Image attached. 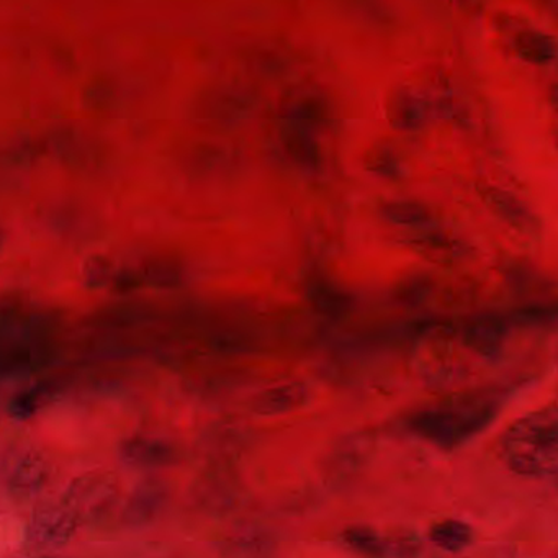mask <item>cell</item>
<instances>
[{
    "label": "cell",
    "instance_id": "cell-1",
    "mask_svg": "<svg viewBox=\"0 0 558 558\" xmlns=\"http://www.w3.org/2000/svg\"><path fill=\"white\" fill-rule=\"evenodd\" d=\"M501 410L493 393H469L423 408L404 420V429L444 450L457 449L486 429Z\"/></svg>",
    "mask_w": 558,
    "mask_h": 558
},
{
    "label": "cell",
    "instance_id": "cell-2",
    "mask_svg": "<svg viewBox=\"0 0 558 558\" xmlns=\"http://www.w3.org/2000/svg\"><path fill=\"white\" fill-rule=\"evenodd\" d=\"M499 452L515 475L554 478L558 472L557 404H547L515 420L502 433Z\"/></svg>",
    "mask_w": 558,
    "mask_h": 558
},
{
    "label": "cell",
    "instance_id": "cell-3",
    "mask_svg": "<svg viewBox=\"0 0 558 558\" xmlns=\"http://www.w3.org/2000/svg\"><path fill=\"white\" fill-rule=\"evenodd\" d=\"M341 541L364 558H417L423 551V542L416 534L381 535L367 525H351L342 532Z\"/></svg>",
    "mask_w": 558,
    "mask_h": 558
},
{
    "label": "cell",
    "instance_id": "cell-4",
    "mask_svg": "<svg viewBox=\"0 0 558 558\" xmlns=\"http://www.w3.org/2000/svg\"><path fill=\"white\" fill-rule=\"evenodd\" d=\"M483 204L509 227L521 233L534 234L541 230V220L524 201L508 189L495 184L478 185Z\"/></svg>",
    "mask_w": 558,
    "mask_h": 558
},
{
    "label": "cell",
    "instance_id": "cell-5",
    "mask_svg": "<svg viewBox=\"0 0 558 558\" xmlns=\"http://www.w3.org/2000/svg\"><path fill=\"white\" fill-rule=\"evenodd\" d=\"M385 117L388 125L397 132H420L427 122V106L420 94L408 87H398L388 96Z\"/></svg>",
    "mask_w": 558,
    "mask_h": 558
},
{
    "label": "cell",
    "instance_id": "cell-6",
    "mask_svg": "<svg viewBox=\"0 0 558 558\" xmlns=\"http://www.w3.org/2000/svg\"><path fill=\"white\" fill-rule=\"evenodd\" d=\"M331 120V109L325 97L315 90H299L283 106V123L302 126L315 132Z\"/></svg>",
    "mask_w": 558,
    "mask_h": 558
},
{
    "label": "cell",
    "instance_id": "cell-7",
    "mask_svg": "<svg viewBox=\"0 0 558 558\" xmlns=\"http://www.w3.org/2000/svg\"><path fill=\"white\" fill-rule=\"evenodd\" d=\"M306 296L315 312L331 319L344 318L354 305V299L344 287L322 274L308 277Z\"/></svg>",
    "mask_w": 558,
    "mask_h": 558
},
{
    "label": "cell",
    "instance_id": "cell-8",
    "mask_svg": "<svg viewBox=\"0 0 558 558\" xmlns=\"http://www.w3.org/2000/svg\"><path fill=\"white\" fill-rule=\"evenodd\" d=\"M279 136L283 153L293 165L305 171H319L323 168L325 155L315 132L292 123H283Z\"/></svg>",
    "mask_w": 558,
    "mask_h": 558
},
{
    "label": "cell",
    "instance_id": "cell-9",
    "mask_svg": "<svg viewBox=\"0 0 558 558\" xmlns=\"http://www.w3.org/2000/svg\"><path fill=\"white\" fill-rule=\"evenodd\" d=\"M308 398L310 390L305 384L290 381V384L277 385V387L260 391L254 400L253 410L264 416L290 413V411L302 408Z\"/></svg>",
    "mask_w": 558,
    "mask_h": 558
},
{
    "label": "cell",
    "instance_id": "cell-10",
    "mask_svg": "<svg viewBox=\"0 0 558 558\" xmlns=\"http://www.w3.org/2000/svg\"><path fill=\"white\" fill-rule=\"evenodd\" d=\"M506 325L496 316H483L470 323L463 332V342L470 351L486 359H495L505 344Z\"/></svg>",
    "mask_w": 558,
    "mask_h": 558
},
{
    "label": "cell",
    "instance_id": "cell-11",
    "mask_svg": "<svg viewBox=\"0 0 558 558\" xmlns=\"http://www.w3.org/2000/svg\"><path fill=\"white\" fill-rule=\"evenodd\" d=\"M512 47L524 63L534 64V66H545L557 57L555 38L535 28H524L519 32L512 40Z\"/></svg>",
    "mask_w": 558,
    "mask_h": 558
},
{
    "label": "cell",
    "instance_id": "cell-12",
    "mask_svg": "<svg viewBox=\"0 0 558 558\" xmlns=\"http://www.w3.org/2000/svg\"><path fill=\"white\" fill-rule=\"evenodd\" d=\"M408 244L423 256L430 259H457L466 253V244L449 234L436 233V231H420L411 234Z\"/></svg>",
    "mask_w": 558,
    "mask_h": 558
},
{
    "label": "cell",
    "instance_id": "cell-13",
    "mask_svg": "<svg viewBox=\"0 0 558 558\" xmlns=\"http://www.w3.org/2000/svg\"><path fill=\"white\" fill-rule=\"evenodd\" d=\"M380 215L391 225L407 228H424L433 221V211L426 204L411 198L388 201L380 205Z\"/></svg>",
    "mask_w": 558,
    "mask_h": 558
},
{
    "label": "cell",
    "instance_id": "cell-14",
    "mask_svg": "<svg viewBox=\"0 0 558 558\" xmlns=\"http://www.w3.org/2000/svg\"><path fill=\"white\" fill-rule=\"evenodd\" d=\"M429 541L447 554H459L472 544L473 531L466 522L446 519L430 527Z\"/></svg>",
    "mask_w": 558,
    "mask_h": 558
},
{
    "label": "cell",
    "instance_id": "cell-15",
    "mask_svg": "<svg viewBox=\"0 0 558 558\" xmlns=\"http://www.w3.org/2000/svg\"><path fill=\"white\" fill-rule=\"evenodd\" d=\"M362 166L368 174L384 179V181H400L403 175L400 156L385 143L372 145L362 158Z\"/></svg>",
    "mask_w": 558,
    "mask_h": 558
},
{
    "label": "cell",
    "instance_id": "cell-16",
    "mask_svg": "<svg viewBox=\"0 0 558 558\" xmlns=\"http://www.w3.org/2000/svg\"><path fill=\"white\" fill-rule=\"evenodd\" d=\"M427 290H429V282L424 277H413V279L407 280L401 283L398 289V299L404 303H420L421 300L426 296Z\"/></svg>",
    "mask_w": 558,
    "mask_h": 558
},
{
    "label": "cell",
    "instance_id": "cell-17",
    "mask_svg": "<svg viewBox=\"0 0 558 558\" xmlns=\"http://www.w3.org/2000/svg\"><path fill=\"white\" fill-rule=\"evenodd\" d=\"M433 558H453V557H440V555H436V557Z\"/></svg>",
    "mask_w": 558,
    "mask_h": 558
}]
</instances>
